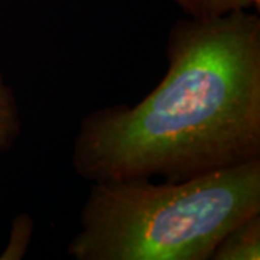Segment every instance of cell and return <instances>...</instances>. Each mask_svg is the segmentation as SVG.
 Wrapping results in <instances>:
<instances>
[{
  "label": "cell",
  "mask_w": 260,
  "mask_h": 260,
  "mask_svg": "<svg viewBox=\"0 0 260 260\" xmlns=\"http://www.w3.org/2000/svg\"><path fill=\"white\" fill-rule=\"evenodd\" d=\"M20 130L22 123L15 94L0 73V153L13 148Z\"/></svg>",
  "instance_id": "cell-4"
},
{
  "label": "cell",
  "mask_w": 260,
  "mask_h": 260,
  "mask_svg": "<svg viewBox=\"0 0 260 260\" xmlns=\"http://www.w3.org/2000/svg\"><path fill=\"white\" fill-rule=\"evenodd\" d=\"M260 259V214L234 227L224 237L210 260H259Z\"/></svg>",
  "instance_id": "cell-3"
},
{
  "label": "cell",
  "mask_w": 260,
  "mask_h": 260,
  "mask_svg": "<svg viewBox=\"0 0 260 260\" xmlns=\"http://www.w3.org/2000/svg\"><path fill=\"white\" fill-rule=\"evenodd\" d=\"M167 58L143 100L84 116L73 150L80 177L179 182L260 158L259 15L179 19Z\"/></svg>",
  "instance_id": "cell-1"
},
{
  "label": "cell",
  "mask_w": 260,
  "mask_h": 260,
  "mask_svg": "<svg viewBox=\"0 0 260 260\" xmlns=\"http://www.w3.org/2000/svg\"><path fill=\"white\" fill-rule=\"evenodd\" d=\"M186 18H220L237 10H259L260 0H175Z\"/></svg>",
  "instance_id": "cell-5"
},
{
  "label": "cell",
  "mask_w": 260,
  "mask_h": 260,
  "mask_svg": "<svg viewBox=\"0 0 260 260\" xmlns=\"http://www.w3.org/2000/svg\"><path fill=\"white\" fill-rule=\"evenodd\" d=\"M260 214V158L179 182H93L68 243L77 260H210Z\"/></svg>",
  "instance_id": "cell-2"
}]
</instances>
